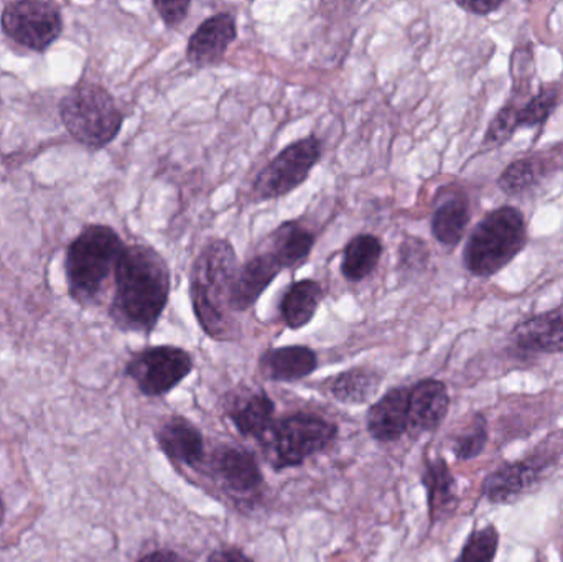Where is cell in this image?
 Wrapping results in <instances>:
<instances>
[{"label":"cell","mask_w":563,"mask_h":562,"mask_svg":"<svg viewBox=\"0 0 563 562\" xmlns=\"http://www.w3.org/2000/svg\"><path fill=\"white\" fill-rule=\"evenodd\" d=\"M109 317L122 332H154L167 309L172 273L167 260L147 244L125 246L114 271Z\"/></svg>","instance_id":"cell-1"},{"label":"cell","mask_w":563,"mask_h":562,"mask_svg":"<svg viewBox=\"0 0 563 562\" xmlns=\"http://www.w3.org/2000/svg\"><path fill=\"white\" fill-rule=\"evenodd\" d=\"M240 271L236 250L224 238L205 244L190 271V299L201 330L218 342L236 339L231 290Z\"/></svg>","instance_id":"cell-2"},{"label":"cell","mask_w":563,"mask_h":562,"mask_svg":"<svg viewBox=\"0 0 563 562\" xmlns=\"http://www.w3.org/2000/svg\"><path fill=\"white\" fill-rule=\"evenodd\" d=\"M125 244L114 228L89 224L66 250L68 294L79 306L96 302L124 253Z\"/></svg>","instance_id":"cell-3"},{"label":"cell","mask_w":563,"mask_h":562,"mask_svg":"<svg viewBox=\"0 0 563 562\" xmlns=\"http://www.w3.org/2000/svg\"><path fill=\"white\" fill-rule=\"evenodd\" d=\"M528 243L525 214L515 207L489 211L466 241L463 264L473 276L492 277L505 269Z\"/></svg>","instance_id":"cell-4"},{"label":"cell","mask_w":563,"mask_h":562,"mask_svg":"<svg viewBox=\"0 0 563 562\" xmlns=\"http://www.w3.org/2000/svg\"><path fill=\"white\" fill-rule=\"evenodd\" d=\"M59 118L68 134L92 151L108 147L124 124L118 102L98 82L76 85L59 102Z\"/></svg>","instance_id":"cell-5"},{"label":"cell","mask_w":563,"mask_h":562,"mask_svg":"<svg viewBox=\"0 0 563 562\" xmlns=\"http://www.w3.org/2000/svg\"><path fill=\"white\" fill-rule=\"evenodd\" d=\"M338 426L314 412H291L276 419L269 434L261 442L274 471L300 467L336 441Z\"/></svg>","instance_id":"cell-6"},{"label":"cell","mask_w":563,"mask_h":562,"mask_svg":"<svg viewBox=\"0 0 563 562\" xmlns=\"http://www.w3.org/2000/svg\"><path fill=\"white\" fill-rule=\"evenodd\" d=\"M558 451L542 444L519 461L505 462L486 475L482 495L488 504L508 507L534 494L558 467Z\"/></svg>","instance_id":"cell-7"},{"label":"cell","mask_w":563,"mask_h":562,"mask_svg":"<svg viewBox=\"0 0 563 562\" xmlns=\"http://www.w3.org/2000/svg\"><path fill=\"white\" fill-rule=\"evenodd\" d=\"M321 141L317 135L298 139L260 172L253 184L256 201L279 200L305 184L321 158Z\"/></svg>","instance_id":"cell-8"},{"label":"cell","mask_w":563,"mask_h":562,"mask_svg":"<svg viewBox=\"0 0 563 562\" xmlns=\"http://www.w3.org/2000/svg\"><path fill=\"white\" fill-rule=\"evenodd\" d=\"M191 353L175 345L148 346L134 353L125 365V376L147 398H162L174 392L194 372Z\"/></svg>","instance_id":"cell-9"},{"label":"cell","mask_w":563,"mask_h":562,"mask_svg":"<svg viewBox=\"0 0 563 562\" xmlns=\"http://www.w3.org/2000/svg\"><path fill=\"white\" fill-rule=\"evenodd\" d=\"M0 26L13 42L43 53L63 33L62 10L56 3L42 0L9 2L0 13Z\"/></svg>","instance_id":"cell-10"},{"label":"cell","mask_w":563,"mask_h":562,"mask_svg":"<svg viewBox=\"0 0 563 562\" xmlns=\"http://www.w3.org/2000/svg\"><path fill=\"white\" fill-rule=\"evenodd\" d=\"M211 477L243 505H254L264 495V475L253 452L240 445L221 444L205 462Z\"/></svg>","instance_id":"cell-11"},{"label":"cell","mask_w":563,"mask_h":562,"mask_svg":"<svg viewBox=\"0 0 563 562\" xmlns=\"http://www.w3.org/2000/svg\"><path fill=\"white\" fill-rule=\"evenodd\" d=\"M228 419L233 422L243 438L257 439L263 442L276 422V403L264 389H234L224 403Z\"/></svg>","instance_id":"cell-12"},{"label":"cell","mask_w":563,"mask_h":562,"mask_svg":"<svg viewBox=\"0 0 563 562\" xmlns=\"http://www.w3.org/2000/svg\"><path fill=\"white\" fill-rule=\"evenodd\" d=\"M238 40L236 16L218 12L198 25L187 43V59L195 68L220 65L228 49Z\"/></svg>","instance_id":"cell-13"},{"label":"cell","mask_w":563,"mask_h":562,"mask_svg":"<svg viewBox=\"0 0 563 562\" xmlns=\"http://www.w3.org/2000/svg\"><path fill=\"white\" fill-rule=\"evenodd\" d=\"M157 444L168 461L180 467L198 471L207 462L203 434L184 416L174 415L162 422L157 431Z\"/></svg>","instance_id":"cell-14"},{"label":"cell","mask_w":563,"mask_h":562,"mask_svg":"<svg viewBox=\"0 0 563 562\" xmlns=\"http://www.w3.org/2000/svg\"><path fill=\"white\" fill-rule=\"evenodd\" d=\"M366 428L374 441L397 442L409 432V388L394 386L366 412Z\"/></svg>","instance_id":"cell-15"},{"label":"cell","mask_w":563,"mask_h":562,"mask_svg":"<svg viewBox=\"0 0 563 562\" xmlns=\"http://www.w3.org/2000/svg\"><path fill=\"white\" fill-rule=\"evenodd\" d=\"M450 393L445 383L423 378L409 388V432H435L450 412Z\"/></svg>","instance_id":"cell-16"},{"label":"cell","mask_w":563,"mask_h":562,"mask_svg":"<svg viewBox=\"0 0 563 562\" xmlns=\"http://www.w3.org/2000/svg\"><path fill=\"white\" fill-rule=\"evenodd\" d=\"M282 266L269 251L256 254L247 260L238 271L231 290V309L234 313L246 312L256 306L267 287L277 279L282 273Z\"/></svg>","instance_id":"cell-17"},{"label":"cell","mask_w":563,"mask_h":562,"mask_svg":"<svg viewBox=\"0 0 563 562\" xmlns=\"http://www.w3.org/2000/svg\"><path fill=\"white\" fill-rule=\"evenodd\" d=\"M420 481L427 492L430 527H435L456 510L459 484L449 462L443 458L426 459Z\"/></svg>","instance_id":"cell-18"},{"label":"cell","mask_w":563,"mask_h":562,"mask_svg":"<svg viewBox=\"0 0 563 562\" xmlns=\"http://www.w3.org/2000/svg\"><path fill=\"white\" fill-rule=\"evenodd\" d=\"M260 373L273 383H295L313 375L318 368V355L305 345L269 349L261 355Z\"/></svg>","instance_id":"cell-19"},{"label":"cell","mask_w":563,"mask_h":562,"mask_svg":"<svg viewBox=\"0 0 563 562\" xmlns=\"http://www.w3.org/2000/svg\"><path fill=\"white\" fill-rule=\"evenodd\" d=\"M512 342L522 353H563V309L522 320L512 330Z\"/></svg>","instance_id":"cell-20"},{"label":"cell","mask_w":563,"mask_h":562,"mask_svg":"<svg viewBox=\"0 0 563 562\" xmlns=\"http://www.w3.org/2000/svg\"><path fill=\"white\" fill-rule=\"evenodd\" d=\"M383 373L369 366H354L331 376L323 389L341 405L361 406L369 403L383 385Z\"/></svg>","instance_id":"cell-21"},{"label":"cell","mask_w":563,"mask_h":562,"mask_svg":"<svg viewBox=\"0 0 563 562\" xmlns=\"http://www.w3.org/2000/svg\"><path fill=\"white\" fill-rule=\"evenodd\" d=\"M314 234L308 228L301 227L297 221H285L269 236V251L282 269H300L314 247Z\"/></svg>","instance_id":"cell-22"},{"label":"cell","mask_w":563,"mask_h":562,"mask_svg":"<svg viewBox=\"0 0 563 562\" xmlns=\"http://www.w3.org/2000/svg\"><path fill=\"white\" fill-rule=\"evenodd\" d=\"M323 287L318 280L301 279L290 284L280 300V319L290 330L307 327L323 302Z\"/></svg>","instance_id":"cell-23"},{"label":"cell","mask_w":563,"mask_h":562,"mask_svg":"<svg viewBox=\"0 0 563 562\" xmlns=\"http://www.w3.org/2000/svg\"><path fill=\"white\" fill-rule=\"evenodd\" d=\"M472 213L466 197L460 194L450 195L437 205L432 217V234L440 244L455 247L465 236Z\"/></svg>","instance_id":"cell-24"},{"label":"cell","mask_w":563,"mask_h":562,"mask_svg":"<svg viewBox=\"0 0 563 562\" xmlns=\"http://www.w3.org/2000/svg\"><path fill=\"white\" fill-rule=\"evenodd\" d=\"M383 253L384 244L379 238L369 233L356 234L344 246L340 264L341 274L347 283H361L377 269Z\"/></svg>","instance_id":"cell-25"},{"label":"cell","mask_w":563,"mask_h":562,"mask_svg":"<svg viewBox=\"0 0 563 562\" xmlns=\"http://www.w3.org/2000/svg\"><path fill=\"white\" fill-rule=\"evenodd\" d=\"M548 174L549 164L544 158H519L503 172L501 177L498 178V185L506 195L518 197L541 184L542 178Z\"/></svg>","instance_id":"cell-26"},{"label":"cell","mask_w":563,"mask_h":562,"mask_svg":"<svg viewBox=\"0 0 563 562\" xmlns=\"http://www.w3.org/2000/svg\"><path fill=\"white\" fill-rule=\"evenodd\" d=\"M488 419L483 412H473L452 439V452L456 461L478 459L488 445Z\"/></svg>","instance_id":"cell-27"},{"label":"cell","mask_w":563,"mask_h":562,"mask_svg":"<svg viewBox=\"0 0 563 562\" xmlns=\"http://www.w3.org/2000/svg\"><path fill=\"white\" fill-rule=\"evenodd\" d=\"M499 541H501V535L493 524L473 530L455 562H495L498 557Z\"/></svg>","instance_id":"cell-28"},{"label":"cell","mask_w":563,"mask_h":562,"mask_svg":"<svg viewBox=\"0 0 563 562\" xmlns=\"http://www.w3.org/2000/svg\"><path fill=\"white\" fill-rule=\"evenodd\" d=\"M561 98V89L558 85L545 86L539 95L529 99L522 108H518L519 128H538L545 124L555 111Z\"/></svg>","instance_id":"cell-29"},{"label":"cell","mask_w":563,"mask_h":562,"mask_svg":"<svg viewBox=\"0 0 563 562\" xmlns=\"http://www.w3.org/2000/svg\"><path fill=\"white\" fill-rule=\"evenodd\" d=\"M430 263V247L422 238L407 236L397 251V271L402 276L423 273Z\"/></svg>","instance_id":"cell-30"},{"label":"cell","mask_w":563,"mask_h":562,"mask_svg":"<svg viewBox=\"0 0 563 562\" xmlns=\"http://www.w3.org/2000/svg\"><path fill=\"white\" fill-rule=\"evenodd\" d=\"M518 129V106L509 102L493 119L488 131H486L483 145H485V148L501 147Z\"/></svg>","instance_id":"cell-31"},{"label":"cell","mask_w":563,"mask_h":562,"mask_svg":"<svg viewBox=\"0 0 563 562\" xmlns=\"http://www.w3.org/2000/svg\"><path fill=\"white\" fill-rule=\"evenodd\" d=\"M152 7L161 16L162 22L168 29H174V26L181 25L188 19L191 2L190 0H154Z\"/></svg>","instance_id":"cell-32"},{"label":"cell","mask_w":563,"mask_h":562,"mask_svg":"<svg viewBox=\"0 0 563 562\" xmlns=\"http://www.w3.org/2000/svg\"><path fill=\"white\" fill-rule=\"evenodd\" d=\"M207 562H256L253 558L247 557L241 548L224 547L211 551L208 554Z\"/></svg>","instance_id":"cell-33"},{"label":"cell","mask_w":563,"mask_h":562,"mask_svg":"<svg viewBox=\"0 0 563 562\" xmlns=\"http://www.w3.org/2000/svg\"><path fill=\"white\" fill-rule=\"evenodd\" d=\"M456 5L465 10V12L475 13V15H488V13L501 9L505 2H503V0H499V2H492V0H472V2H456Z\"/></svg>","instance_id":"cell-34"},{"label":"cell","mask_w":563,"mask_h":562,"mask_svg":"<svg viewBox=\"0 0 563 562\" xmlns=\"http://www.w3.org/2000/svg\"><path fill=\"white\" fill-rule=\"evenodd\" d=\"M137 562H191L187 558L181 557L177 551L155 550L142 557Z\"/></svg>","instance_id":"cell-35"},{"label":"cell","mask_w":563,"mask_h":562,"mask_svg":"<svg viewBox=\"0 0 563 562\" xmlns=\"http://www.w3.org/2000/svg\"><path fill=\"white\" fill-rule=\"evenodd\" d=\"M3 518H5V504H3L2 495H0V527H2Z\"/></svg>","instance_id":"cell-36"},{"label":"cell","mask_w":563,"mask_h":562,"mask_svg":"<svg viewBox=\"0 0 563 562\" xmlns=\"http://www.w3.org/2000/svg\"><path fill=\"white\" fill-rule=\"evenodd\" d=\"M536 562H548V561H545V558L542 557V554H539L538 560H536Z\"/></svg>","instance_id":"cell-37"},{"label":"cell","mask_w":563,"mask_h":562,"mask_svg":"<svg viewBox=\"0 0 563 562\" xmlns=\"http://www.w3.org/2000/svg\"><path fill=\"white\" fill-rule=\"evenodd\" d=\"M561 561L563 562V544H562V548H561Z\"/></svg>","instance_id":"cell-38"}]
</instances>
